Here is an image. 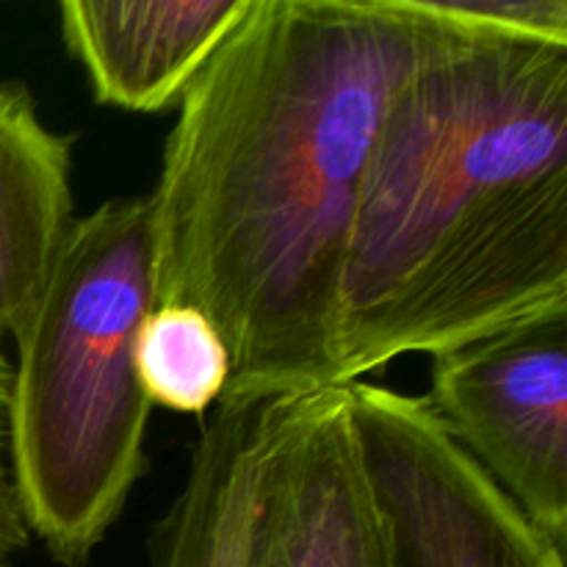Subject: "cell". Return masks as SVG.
I'll list each match as a JSON object with an SVG mask.
<instances>
[{
	"mask_svg": "<svg viewBox=\"0 0 567 567\" xmlns=\"http://www.w3.org/2000/svg\"><path fill=\"white\" fill-rule=\"evenodd\" d=\"M424 31L410 0H252L177 103L147 197L155 305L221 332L219 404L338 388L354 208Z\"/></svg>",
	"mask_w": 567,
	"mask_h": 567,
	"instance_id": "6da1fadb",
	"label": "cell"
},
{
	"mask_svg": "<svg viewBox=\"0 0 567 567\" xmlns=\"http://www.w3.org/2000/svg\"><path fill=\"white\" fill-rule=\"evenodd\" d=\"M338 288V388L567 305V44L426 14Z\"/></svg>",
	"mask_w": 567,
	"mask_h": 567,
	"instance_id": "7a4b0ae2",
	"label": "cell"
},
{
	"mask_svg": "<svg viewBox=\"0 0 567 567\" xmlns=\"http://www.w3.org/2000/svg\"><path fill=\"white\" fill-rule=\"evenodd\" d=\"M155 308L147 197L109 199L66 236L14 336L9 465L31 537L83 567L147 471L136 336Z\"/></svg>",
	"mask_w": 567,
	"mask_h": 567,
	"instance_id": "3957f363",
	"label": "cell"
},
{
	"mask_svg": "<svg viewBox=\"0 0 567 567\" xmlns=\"http://www.w3.org/2000/svg\"><path fill=\"white\" fill-rule=\"evenodd\" d=\"M393 567H565L548 540L443 432L424 396L343 388Z\"/></svg>",
	"mask_w": 567,
	"mask_h": 567,
	"instance_id": "277c9868",
	"label": "cell"
},
{
	"mask_svg": "<svg viewBox=\"0 0 567 567\" xmlns=\"http://www.w3.org/2000/svg\"><path fill=\"white\" fill-rule=\"evenodd\" d=\"M426 408L567 551V305L432 358Z\"/></svg>",
	"mask_w": 567,
	"mask_h": 567,
	"instance_id": "5b68a950",
	"label": "cell"
},
{
	"mask_svg": "<svg viewBox=\"0 0 567 567\" xmlns=\"http://www.w3.org/2000/svg\"><path fill=\"white\" fill-rule=\"evenodd\" d=\"M249 567H393L343 388L264 408V496Z\"/></svg>",
	"mask_w": 567,
	"mask_h": 567,
	"instance_id": "8992f818",
	"label": "cell"
},
{
	"mask_svg": "<svg viewBox=\"0 0 567 567\" xmlns=\"http://www.w3.org/2000/svg\"><path fill=\"white\" fill-rule=\"evenodd\" d=\"M252 0H64L59 28L97 103L177 109Z\"/></svg>",
	"mask_w": 567,
	"mask_h": 567,
	"instance_id": "52a82bcc",
	"label": "cell"
},
{
	"mask_svg": "<svg viewBox=\"0 0 567 567\" xmlns=\"http://www.w3.org/2000/svg\"><path fill=\"white\" fill-rule=\"evenodd\" d=\"M72 144L22 83L0 81V338L37 308L75 225Z\"/></svg>",
	"mask_w": 567,
	"mask_h": 567,
	"instance_id": "ba28073f",
	"label": "cell"
},
{
	"mask_svg": "<svg viewBox=\"0 0 567 567\" xmlns=\"http://www.w3.org/2000/svg\"><path fill=\"white\" fill-rule=\"evenodd\" d=\"M264 408L216 404L181 493L150 535L153 567H249L264 496Z\"/></svg>",
	"mask_w": 567,
	"mask_h": 567,
	"instance_id": "9c48e42d",
	"label": "cell"
},
{
	"mask_svg": "<svg viewBox=\"0 0 567 567\" xmlns=\"http://www.w3.org/2000/svg\"><path fill=\"white\" fill-rule=\"evenodd\" d=\"M136 374L150 408L205 415L225 396L230 352L205 313L155 305L138 327Z\"/></svg>",
	"mask_w": 567,
	"mask_h": 567,
	"instance_id": "30bf717a",
	"label": "cell"
},
{
	"mask_svg": "<svg viewBox=\"0 0 567 567\" xmlns=\"http://www.w3.org/2000/svg\"><path fill=\"white\" fill-rule=\"evenodd\" d=\"M426 14L446 22L567 44V0H415Z\"/></svg>",
	"mask_w": 567,
	"mask_h": 567,
	"instance_id": "8fae6325",
	"label": "cell"
},
{
	"mask_svg": "<svg viewBox=\"0 0 567 567\" xmlns=\"http://www.w3.org/2000/svg\"><path fill=\"white\" fill-rule=\"evenodd\" d=\"M9 402H11V363L0 352V557H11L31 546V532L22 520L17 504L14 480L9 465Z\"/></svg>",
	"mask_w": 567,
	"mask_h": 567,
	"instance_id": "7c38bea8",
	"label": "cell"
},
{
	"mask_svg": "<svg viewBox=\"0 0 567 567\" xmlns=\"http://www.w3.org/2000/svg\"><path fill=\"white\" fill-rule=\"evenodd\" d=\"M0 567H9V563H6V559H3V557H0Z\"/></svg>",
	"mask_w": 567,
	"mask_h": 567,
	"instance_id": "4fadbf2b",
	"label": "cell"
}]
</instances>
